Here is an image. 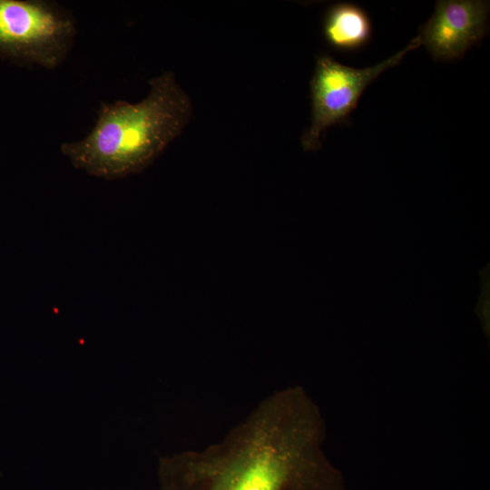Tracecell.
I'll list each match as a JSON object with an SVG mask.
<instances>
[{
    "label": "cell",
    "instance_id": "obj_1",
    "mask_svg": "<svg viewBox=\"0 0 490 490\" xmlns=\"http://www.w3.org/2000/svg\"><path fill=\"white\" fill-rule=\"evenodd\" d=\"M322 438V419L307 394L277 391L220 441L161 457L159 490H347Z\"/></svg>",
    "mask_w": 490,
    "mask_h": 490
},
{
    "label": "cell",
    "instance_id": "obj_2",
    "mask_svg": "<svg viewBox=\"0 0 490 490\" xmlns=\"http://www.w3.org/2000/svg\"><path fill=\"white\" fill-rule=\"evenodd\" d=\"M191 100L172 72L150 80L141 102L103 103L91 132L77 142H63L61 152L74 167L114 180L148 167L189 123Z\"/></svg>",
    "mask_w": 490,
    "mask_h": 490
},
{
    "label": "cell",
    "instance_id": "obj_3",
    "mask_svg": "<svg viewBox=\"0 0 490 490\" xmlns=\"http://www.w3.org/2000/svg\"><path fill=\"white\" fill-rule=\"evenodd\" d=\"M76 34L73 14L46 0H0V58L21 66L54 69Z\"/></svg>",
    "mask_w": 490,
    "mask_h": 490
},
{
    "label": "cell",
    "instance_id": "obj_4",
    "mask_svg": "<svg viewBox=\"0 0 490 490\" xmlns=\"http://www.w3.org/2000/svg\"><path fill=\"white\" fill-rule=\"evenodd\" d=\"M418 35L405 48L373 66L352 68L338 64L328 55H318L310 81L312 118L301 138L305 151L320 147L322 133L331 125L347 123L367 86L386 70L397 65L408 52L419 47Z\"/></svg>",
    "mask_w": 490,
    "mask_h": 490
},
{
    "label": "cell",
    "instance_id": "obj_5",
    "mask_svg": "<svg viewBox=\"0 0 490 490\" xmlns=\"http://www.w3.org/2000/svg\"><path fill=\"white\" fill-rule=\"evenodd\" d=\"M488 13V1L439 0L421 27V44L436 61L458 59L486 34Z\"/></svg>",
    "mask_w": 490,
    "mask_h": 490
},
{
    "label": "cell",
    "instance_id": "obj_6",
    "mask_svg": "<svg viewBox=\"0 0 490 490\" xmlns=\"http://www.w3.org/2000/svg\"><path fill=\"white\" fill-rule=\"evenodd\" d=\"M323 32L328 43L336 49L356 50L365 45L371 35L367 14L352 4H337L327 12Z\"/></svg>",
    "mask_w": 490,
    "mask_h": 490
}]
</instances>
